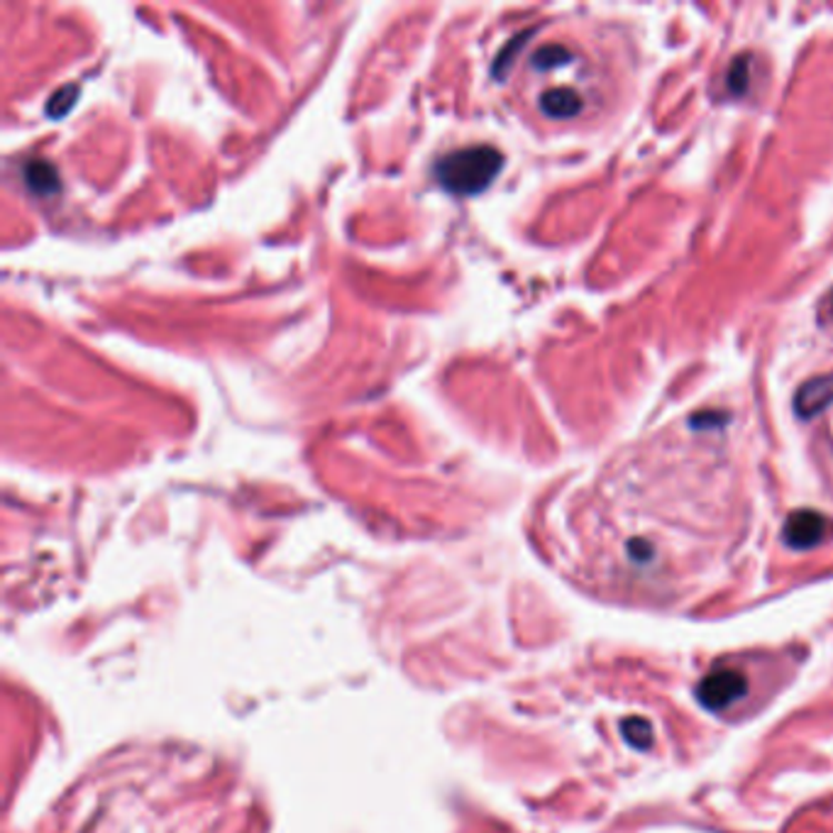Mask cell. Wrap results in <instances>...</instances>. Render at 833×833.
<instances>
[{"label":"cell","mask_w":833,"mask_h":833,"mask_svg":"<svg viewBox=\"0 0 833 833\" xmlns=\"http://www.w3.org/2000/svg\"><path fill=\"white\" fill-rule=\"evenodd\" d=\"M504 169V154L492 144L462 147L438 159L435 179L440 187L455 195L482 193Z\"/></svg>","instance_id":"obj_1"},{"label":"cell","mask_w":833,"mask_h":833,"mask_svg":"<svg viewBox=\"0 0 833 833\" xmlns=\"http://www.w3.org/2000/svg\"><path fill=\"white\" fill-rule=\"evenodd\" d=\"M745 694V680L736 670H716L700 684V700L704 706L721 712Z\"/></svg>","instance_id":"obj_2"},{"label":"cell","mask_w":833,"mask_h":833,"mask_svg":"<svg viewBox=\"0 0 833 833\" xmlns=\"http://www.w3.org/2000/svg\"><path fill=\"white\" fill-rule=\"evenodd\" d=\"M833 403V374L814 377L810 382L802 384L797 397H794V409L802 419H814Z\"/></svg>","instance_id":"obj_3"},{"label":"cell","mask_w":833,"mask_h":833,"mask_svg":"<svg viewBox=\"0 0 833 833\" xmlns=\"http://www.w3.org/2000/svg\"><path fill=\"white\" fill-rule=\"evenodd\" d=\"M826 533V519L814 511H797L785 525L787 543L794 548H810L822 541Z\"/></svg>","instance_id":"obj_4"},{"label":"cell","mask_w":833,"mask_h":833,"mask_svg":"<svg viewBox=\"0 0 833 833\" xmlns=\"http://www.w3.org/2000/svg\"><path fill=\"white\" fill-rule=\"evenodd\" d=\"M541 110L548 118H574L582 110V96L560 86V89L545 91L541 96Z\"/></svg>","instance_id":"obj_5"},{"label":"cell","mask_w":833,"mask_h":833,"mask_svg":"<svg viewBox=\"0 0 833 833\" xmlns=\"http://www.w3.org/2000/svg\"><path fill=\"white\" fill-rule=\"evenodd\" d=\"M24 183L37 195H52L61 189L57 169L44 159H32V162L24 164Z\"/></svg>","instance_id":"obj_6"},{"label":"cell","mask_w":833,"mask_h":833,"mask_svg":"<svg viewBox=\"0 0 833 833\" xmlns=\"http://www.w3.org/2000/svg\"><path fill=\"white\" fill-rule=\"evenodd\" d=\"M568 61H572V54L568 52L565 47H562V44H545L533 54L531 64L538 71H548V69H555V67H565Z\"/></svg>","instance_id":"obj_7"},{"label":"cell","mask_w":833,"mask_h":833,"mask_svg":"<svg viewBox=\"0 0 833 833\" xmlns=\"http://www.w3.org/2000/svg\"><path fill=\"white\" fill-rule=\"evenodd\" d=\"M73 96H77V86H67V89L64 91H57L54 96H52V101H49V106H47V113L49 116H64L67 113V110L73 106Z\"/></svg>","instance_id":"obj_8"}]
</instances>
